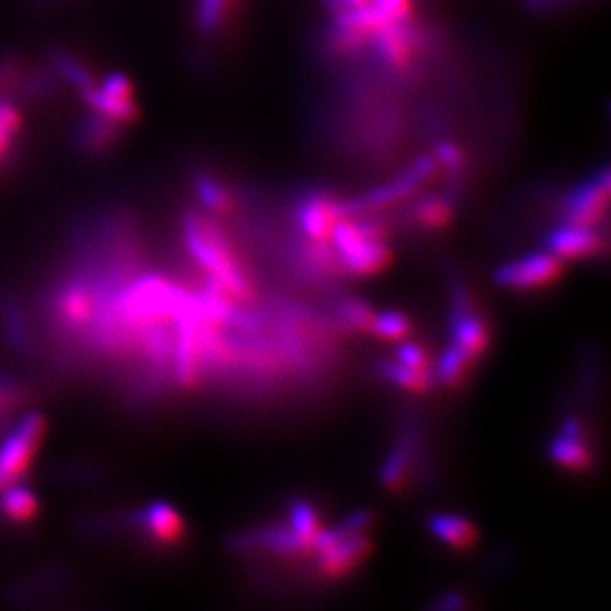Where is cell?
<instances>
[{
    "label": "cell",
    "mask_w": 611,
    "mask_h": 611,
    "mask_svg": "<svg viewBox=\"0 0 611 611\" xmlns=\"http://www.w3.org/2000/svg\"><path fill=\"white\" fill-rule=\"evenodd\" d=\"M182 240L190 258L202 268L207 278L218 281L238 306L258 303L260 283L252 263L220 218L204 210H187L182 217Z\"/></svg>",
    "instance_id": "obj_1"
},
{
    "label": "cell",
    "mask_w": 611,
    "mask_h": 611,
    "mask_svg": "<svg viewBox=\"0 0 611 611\" xmlns=\"http://www.w3.org/2000/svg\"><path fill=\"white\" fill-rule=\"evenodd\" d=\"M331 246L347 279L374 278L394 261L390 226L380 214L342 218L334 226Z\"/></svg>",
    "instance_id": "obj_2"
},
{
    "label": "cell",
    "mask_w": 611,
    "mask_h": 611,
    "mask_svg": "<svg viewBox=\"0 0 611 611\" xmlns=\"http://www.w3.org/2000/svg\"><path fill=\"white\" fill-rule=\"evenodd\" d=\"M450 344L463 352L473 364H481L493 344L491 324L477 307L468 283L458 273H450Z\"/></svg>",
    "instance_id": "obj_3"
},
{
    "label": "cell",
    "mask_w": 611,
    "mask_h": 611,
    "mask_svg": "<svg viewBox=\"0 0 611 611\" xmlns=\"http://www.w3.org/2000/svg\"><path fill=\"white\" fill-rule=\"evenodd\" d=\"M438 171H440V167L432 154L420 157L410 169H405L402 174H398L387 184L369 190L362 197L342 200V217L382 214L388 208H394L402 202L412 200L423 187H428L435 179Z\"/></svg>",
    "instance_id": "obj_4"
},
{
    "label": "cell",
    "mask_w": 611,
    "mask_h": 611,
    "mask_svg": "<svg viewBox=\"0 0 611 611\" xmlns=\"http://www.w3.org/2000/svg\"><path fill=\"white\" fill-rule=\"evenodd\" d=\"M567 273V263L558 260L554 253L529 252L501 263L493 271V283L497 288L513 293H539L554 288Z\"/></svg>",
    "instance_id": "obj_5"
},
{
    "label": "cell",
    "mask_w": 611,
    "mask_h": 611,
    "mask_svg": "<svg viewBox=\"0 0 611 611\" xmlns=\"http://www.w3.org/2000/svg\"><path fill=\"white\" fill-rule=\"evenodd\" d=\"M44 415H24L0 443V489L20 483L37 458L44 438Z\"/></svg>",
    "instance_id": "obj_6"
},
{
    "label": "cell",
    "mask_w": 611,
    "mask_h": 611,
    "mask_svg": "<svg viewBox=\"0 0 611 611\" xmlns=\"http://www.w3.org/2000/svg\"><path fill=\"white\" fill-rule=\"evenodd\" d=\"M374 542L370 539V531L349 529L329 549L319 550L311 557L313 570L321 580H344L369 562Z\"/></svg>",
    "instance_id": "obj_7"
},
{
    "label": "cell",
    "mask_w": 611,
    "mask_h": 611,
    "mask_svg": "<svg viewBox=\"0 0 611 611\" xmlns=\"http://www.w3.org/2000/svg\"><path fill=\"white\" fill-rule=\"evenodd\" d=\"M549 458L558 468L578 475H584L595 469L592 435L580 415L567 414L562 418L558 432L550 440Z\"/></svg>",
    "instance_id": "obj_8"
},
{
    "label": "cell",
    "mask_w": 611,
    "mask_h": 611,
    "mask_svg": "<svg viewBox=\"0 0 611 611\" xmlns=\"http://www.w3.org/2000/svg\"><path fill=\"white\" fill-rule=\"evenodd\" d=\"M342 218V198L329 190H311L293 208L297 236L311 242H331L334 226Z\"/></svg>",
    "instance_id": "obj_9"
},
{
    "label": "cell",
    "mask_w": 611,
    "mask_h": 611,
    "mask_svg": "<svg viewBox=\"0 0 611 611\" xmlns=\"http://www.w3.org/2000/svg\"><path fill=\"white\" fill-rule=\"evenodd\" d=\"M610 171L595 172L590 179L568 192L562 210H560V222L580 226H598L605 222L608 208H610Z\"/></svg>",
    "instance_id": "obj_10"
},
{
    "label": "cell",
    "mask_w": 611,
    "mask_h": 611,
    "mask_svg": "<svg viewBox=\"0 0 611 611\" xmlns=\"http://www.w3.org/2000/svg\"><path fill=\"white\" fill-rule=\"evenodd\" d=\"M422 461V430L410 420L395 438L394 445L388 451L384 463L380 465V483L390 493H402L418 473Z\"/></svg>",
    "instance_id": "obj_11"
},
{
    "label": "cell",
    "mask_w": 611,
    "mask_h": 611,
    "mask_svg": "<svg viewBox=\"0 0 611 611\" xmlns=\"http://www.w3.org/2000/svg\"><path fill=\"white\" fill-rule=\"evenodd\" d=\"M80 96L90 111L113 119L119 126H131L139 118L136 88L126 73H109L103 83L91 86Z\"/></svg>",
    "instance_id": "obj_12"
},
{
    "label": "cell",
    "mask_w": 611,
    "mask_h": 611,
    "mask_svg": "<svg viewBox=\"0 0 611 611\" xmlns=\"http://www.w3.org/2000/svg\"><path fill=\"white\" fill-rule=\"evenodd\" d=\"M544 250L554 253L564 263L588 261L608 252L605 234L593 226L568 224L560 222L549 230L544 238Z\"/></svg>",
    "instance_id": "obj_13"
},
{
    "label": "cell",
    "mask_w": 611,
    "mask_h": 611,
    "mask_svg": "<svg viewBox=\"0 0 611 611\" xmlns=\"http://www.w3.org/2000/svg\"><path fill=\"white\" fill-rule=\"evenodd\" d=\"M58 81L52 68L42 72L17 56H0V98L44 99L58 90Z\"/></svg>",
    "instance_id": "obj_14"
},
{
    "label": "cell",
    "mask_w": 611,
    "mask_h": 611,
    "mask_svg": "<svg viewBox=\"0 0 611 611\" xmlns=\"http://www.w3.org/2000/svg\"><path fill=\"white\" fill-rule=\"evenodd\" d=\"M131 524L157 549H174L187 539V522L167 501H153L133 514Z\"/></svg>",
    "instance_id": "obj_15"
},
{
    "label": "cell",
    "mask_w": 611,
    "mask_h": 611,
    "mask_svg": "<svg viewBox=\"0 0 611 611\" xmlns=\"http://www.w3.org/2000/svg\"><path fill=\"white\" fill-rule=\"evenodd\" d=\"M370 44L374 46L378 58L387 63L388 68L404 70L414 60L418 40L410 22H395L380 30Z\"/></svg>",
    "instance_id": "obj_16"
},
{
    "label": "cell",
    "mask_w": 611,
    "mask_h": 611,
    "mask_svg": "<svg viewBox=\"0 0 611 611\" xmlns=\"http://www.w3.org/2000/svg\"><path fill=\"white\" fill-rule=\"evenodd\" d=\"M425 527L441 547L455 552H469L479 542V529L465 514L433 513L428 517Z\"/></svg>",
    "instance_id": "obj_17"
},
{
    "label": "cell",
    "mask_w": 611,
    "mask_h": 611,
    "mask_svg": "<svg viewBox=\"0 0 611 611\" xmlns=\"http://www.w3.org/2000/svg\"><path fill=\"white\" fill-rule=\"evenodd\" d=\"M121 133H123V126H119L118 121L90 111V116L81 119L80 126L76 129V147L81 153L101 157L109 153L111 149H116Z\"/></svg>",
    "instance_id": "obj_18"
},
{
    "label": "cell",
    "mask_w": 611,
    "mask_h": 611,
    "mask_svg": "<svg viewBox=\"0 0 611 611\" xmlns=\"http://www.w3.org/2000/svg\"><path fill=\"white\" fill-rule=\"evenodd\" d=\"M455 218V202L451 194H425L414 200V204L408 210V224L428 232L438 234L445 232Z\"/></svg>",
    "instance_id": "obj_19"
},
{
    "label": "cell",
    "mask_w": 611,
    "mask_h": 611,
    "mask_svg": "<svg viewBox=\"0 0 611 611\" xmlns=\"http://www.w3.org/2000/svg\"><path fill=\"white\" fill-rule=\"evenodd\" d=\"M192 189L200 207L208 214L217 218H230L238 210V198L234 190L218 179L212 172H198L192 180Z\"/></svg>",
    "instance_id": "obj_20"
},
{
    "label": "cell",
    "mask_w": 611,
    "mask_h": 611,
    "mask_svg": "<svg viewBox=\"0 0 611 611\" xmlns=\"http://www.w3.org/2000/svg\"><path fill=\"white\" fill-rule=\"evenodd\" d=\"M0 327L10 349L22 357H30L34 352V339L28 327L27 311L20 306L14 296L2 297L0 301Z\"/></svg>",
    "instance_id": "obj_21"
},
{
    "label": "cell",
    "mask_w": 611,
    "mask_h": 611,
    "mask_svg": "<svg viewBox=\"0 0 611 611\" xmlns=\"http://www.w3.org/2000/svg\"><path fill=\"white\" fill-rule=\"evenodd\" d=\"M342 334H370L377 311L360 297L339 296L329 311Z\"/></svg>",
    "instance_id": "obj_22"
},
{
    "label": "cell",
    "mask_w": 611,
    "mask_h": 611,
    "mask_svg": "<svg viewBox=\"0 0 611 611\" xmlns=\"http://www.w3.org/2000/svg\"><path fill=\"white\" fill-rule=\"evenodd\" d=\"M377 374L390 387L400 388L410 394H428L438 387L433 370L408 369L395 359L380 360L377 364Z\"/></svg>",
    "instance_id": "obj_23"
},
{
    "label": "cell",
    "mask_w": 611,
    "mask_h": 611,
    "mask_svg": "<svg viewBox=\"0 0 611 611\" xmlns=\"http://www.w3.org/2000/svg\"><path fill=\"white\" fill-rule=\"evenodd\" d=\"M477 364H473L471 360L463 354V352L455 349L453 344H448L443 351H441L438 360L433 362V374H435V382L445 390H463L468 387L469 378L473 377Z\"/></svg>",
    "instance_id": "obj_24"
},
{
    "label": "cell",
    "mask_w": 611,
    "mask_h": 611,
    "mask_svg": "<svg viewBox=\"0 0 611 611\" xmlns=\"http://www.w3.org/2000/svg\"><path fill=\"white\" fill-rule=\"evenodd\" d=\"M40 513V501L30 487L22 483L2 487L0 494V517L12 524H27Z\"/></svg>",
    "instance_id": "obj_25"
},
{
    "label": "cell",
    "mask_w": 611,
    "mask_h": 611,
    "mask_svg": "<svg viewBox=\"0 0 611 611\" xmlns=\"http://www.w3.org/2000/svg\"><path fill=\"white\" fill-rule=\"evenodd\" d=\"M288 527L296 532L299 539L309 544L313 552L315 539L319 537V532L323 531V519H321V513L315 504L311 503L309 499L297 497L288 507Z\"/></svg>",
    "instance_id": "obj_26"
},
{
    "label": "cell",
    "mask_w": 611,
    "mask_h": 611,
    "mask_svg": "<svg viewBox=\"0 0 611 611\" xmlns=\"http://www.w3.org/2000/svg\"><path fill=\"white\" fill-rule=\"evenodd\" d=\"M22 126L24 118L14 99L0 98V169L9 164L10 157L17 151Z\"/></svg>",
    "instance_id": "obj_27"
},
{
    "label": "cell",
    "mask_w": 611,
    "mask_h": 611,
    "mask_svg": "<svg viewBox=\"0 0 611 611\" xmlns=\"http://www.w3.org/2000/svg\"><path fill=\"white\" fill-rule=\"evenodd\" d=\"M50 68L58 80L66 81L68 86H72L73 90H78L80 93L90 90L91 86H96L93 73L88 70V66L66 50H54L50 54Z\"/></svg>",
    "instance_id": "obj_28"
},
{
    "label": "cell",
    "mask_w": 611,
    "mask_h": 611,
    "mask_svg": "<svg viewBox=\"0 0 611 611\" xmlns=\"http://www.w3.org/2000/svg\"><path fill=\"white\" fill-rule=\"evenodd\" d=\"M414 331V323L404 311L388 309L374 315L370 334L377 337L378 341L402 342Z\"/></svg>",
    "instance_id": "obj_29"
},
{
    "label": "cell",
    "mask_w": 611,
    "mask_h": 611,
    "mask_svg": "<svg viewBox=\"0 0 611 611\" xmlns=\"http://www.w3.org/2000/svg\"><path fill=\"white\" fill-rule=\"evenodd\" d=\"M234 4L236 0H197L194 22L198 30L207 37H214L230 19Z\"/></svg>",
    "instance_id": "obj_30"
},
{
    "label": "cell",
    "mask_w": 611,
    "mask_h": 611,
    "mask_svg": "<svg viewBox=\"0 0 611 611\" xmlns=\"http://www.w3.org/2000/svg\"><path fill=\"white\" fill-rule=\"evenodd\" d=\"M432 157L438 162V167L448 172L451 179H459L468 167V157L461 151V147L451 141H441L435 144Z\"/></svg>",
    "instance_id": "obj_31"
},
{
    "label": "cell",
    "mask_w": 611,
    "mask_h": 611,
    "mask_svg": "<svg viewBox=\"0 0 611 611\" xmlns=\"http://www.w3.org/2000/svg\"><path fill=\"white\" fill-rule=\"evenodd\" d=\"M27 402V388L19 380L0 377V420L9 418Z\"/></svg>",
    "instance_id": "obj_32"
},
{
    "label": "cell",
    "mask_w": 611,
    "mask_h": 611,
    "mask_svg": "<svg viewBox=\"0 0 611 611\" xmlns=\"http://www.w3.org/2000/svg\"><path fill=\"white\" fill-rule=\"evenodd\" d=\"M394 359L408 369L433 370L432 357H430V352L423 347L422 342L405 339L395 349Z\"/></svg>",
    "instance_id": "obj_33"
},
{
    "label": "cell",
    "mask_w": 611,
    "mask_h": 611,
    "mask_svg": "<svg viewBox=\"0 0 611 611\" xmlns=\"http://www.w3.org/2000/svg\"><path fill=\"white\" fill-rule=\"evenodd\" d=\"M465 605H468V600H465V595L458 592L443 593V595H441L440 602H438V608L445 611L463 610Z\"/></svg>",
    "instance_id": "obj_34"
},
{
    "label": "cell",
    "mask_w": 611,
    "mask_h": 611,
    "mask_svg": "<svg viewBox=\"0 0 611 611\" xmlns=\"http://www.w3.org/2000/svg\"><path fill=\"white\" fill-rule=\"evenodd\" d=\"M370 0H337L334 10L337 9H357V7H364L369 4Z\"/></svg>",
    "instance_id": "obj_35"
}]
</instances>
